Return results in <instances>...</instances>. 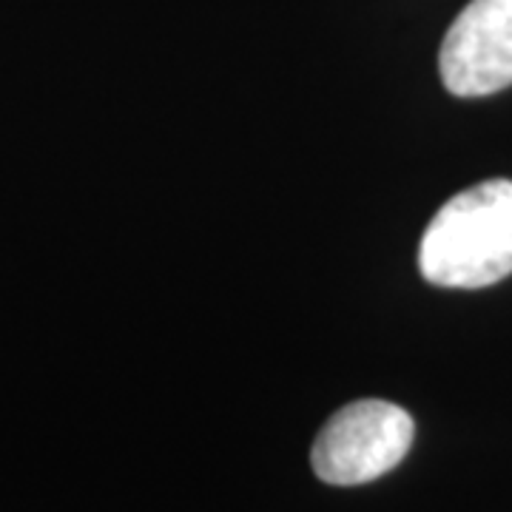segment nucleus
Segmentation results:
<instances>
[{"label": "nucleus", "mask_w": 512, "mask_h": 512, "mask_svg": "<svg viewBox=\"0 0 512 512\" xmlns=\"http://www.w3.org/2000/svg\"><path fill=\"white\" fill-rule=\"evenodd\" d=\"M413 419L393 402L362 399L342 407L313 441V473L333 487H356L390 473L413 444Z\"/></svg>", "instance_id": "f03ea898"}, {"label": "nucleus", "mask_w": 512, "mask_h": 512, "mask_svg": "<svg viewBox=\"0 0 512 512\" xmlns=\"http://www.w3.org/2000/svg\"><path fill=\"white\" fill-rule=\"evenodd\" d=\"M439 72L456 97H487L512 86V0H473L447 29Z\"/></svg>", "instance_id": "7ed1b4c3"}, {"label": "nucleus", "mask_w": 512, "mask_h": 512, "mask_svg": "<svg viewBox=\"0 0 512 512\" xmlns=\"http://www.w3.org/2000/svg\"><path fill=\"white\" fill-rule=\"evenodd\" d=\"M419 271L439 288H487L512 274V183L487 180L444 202L419 245Z\"/></svg>", "instance_id": "f257e3e1"}]
</instances>
